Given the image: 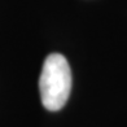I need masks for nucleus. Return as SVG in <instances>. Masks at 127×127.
Segmentation results:
<instances>
[{
	"label": "nucleus",
	"mask_w": 127,
	"mask_h": 127,
	"mask_svg": "<svg viewBox=\"0 0 127 127\" xmlns=\"http://www.w3.org/2000/svg\"><path fill=\"white\" fill-rule=\"evenodd\" d=\"M43 106L51 112L60 110L71 91V70L67 60L60 53H51L43 64L39 79Z\"/></svg>",
	"instance_id": "nucleus-1"
}]
</instances>
